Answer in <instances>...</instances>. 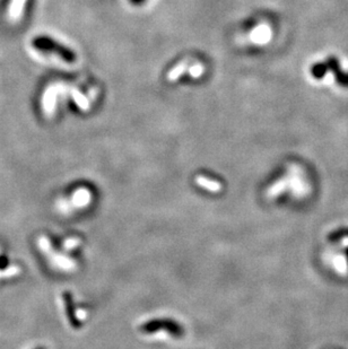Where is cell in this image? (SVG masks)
<instances>
[{
	"label": "cell",
	"instance_id": "6da1fadb",
	"mask_svg": "<svg viewBox=\"0 0 348 349\" xmlns=\"http://www.w3.org/2000/svg\"><path fill=\"white\" fill-rule=\"evenodd\" d=\"M320 260L330 274L348 279V222L334 224L323 233Z\"/></svg>",
	"mask_w": 348,
	"mask_h": 349
},
{
	"label": "cell",
	"instance_id": "7a4b0ae2",
	"mask_svg": "<svg viewBox=\"0 0 348 349\" xmlns=\"http://www.w3.org/2000/svg\"><path fill=\"white\" fill-rule=\"evenodd\" d=\"M36 48L41 49V50H49L54 51V53H58L59 56H61L63 59L68 60L69 62H72L76 59V56L72 53L69 49L60 46L53 41V40L49 38H38L34 40L33 42Z\"/></svg>",
	"mask_w": 348,
	"mask_h": 349
},
{
	"label": "cell",
	"instance_id": "3957f363",
	"mask_svg": "<svg viewBox=\"0 0 348 349\" xmlns=\"http://www.w3.org/2000/svg\"><path fill=\"white\" fill-rule=\"evenodd\" d=\"M25 2L26 0H13L11 8H9V17H11V20L15 21L20 17V15L23 12V7H24Z\"/></svg>",
	"mask_w": 348,
	"mask_h": 349
},
{
	"label": "cell",
	"instance_id": "277c9868",
	"mask_svg": "<svg viewBox=\"0 0 348 349\" xmlns=\"http://www.w3.org/2000/svg\"><path fill=\"white\" fill-rule=\"evenodd\" d=\"M187 66H188V62H181V64L174 67V68L170 71L169 75H167V78H169V80H171V82L176 80L181 75L184 73L185 69H187Z\"/></svg>",
	"mask_w": 348,
	"mask_h": 349
},
{
	"label": "cell",
	"instance_id": "5b68a950",
	"mask_svg": "<svg viewBox=\"0 0 348 349\" xmlns=\"http://www.w3.org/2000/svg\"><path fill=\"white\" fill-rule=\"evenodd\" d=\"M72 97H74L75 102L77 103V105H78L80 109L83 110H87L88 109V102L86 98L81 95V94L78 91H72Z\"/></svg>",
	"mask_w": 348,
	"mask_h": 349
},
{
	"label": "cell",
	"instance_id": "8992f818",
	"mask_svg": "<svg viewBox=\"0 0 348 349\" xmlns=\"http://www.w3.org/2000/svg\"><path fill=\"white\" fill-rule=\"evenodd\" d=\"M202 70H203V67L201 65L197 64L196 66H193L192 68L190 69V75L193 76V77H198L199 75H201Z\"/></svg>",
	"mask_w": 348,
	"mask_h": 349
}]
</instances>
